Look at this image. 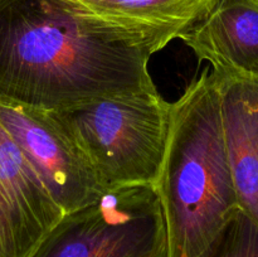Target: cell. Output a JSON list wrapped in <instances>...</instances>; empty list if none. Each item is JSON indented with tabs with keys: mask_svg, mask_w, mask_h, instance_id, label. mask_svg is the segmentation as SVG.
Masks as SVG:
<instances>
[{
	"mask_svg": "<svg viewBox=\"0 0 258 257\" xmlns=\"http://www.w3.org/2000/svg\"><path fill=\"white\" fill-rule=\"evenodd\" d=\"M145 37L62 0H0V102L59 111L155 91Z\"/></svg>",
	"mask_w": 258,
	"mask_h": 257,
	"instance_id": "6da1fadb",
	"label": "cell"
},
{
	"mask_svg": "<svg viewBox=\"0 0 258 257\" xmlns=\"http://www.w3.org/2000/svg\"><path fill=\"white\" fill-rule=\"evenodd\" d=\"M153 188L165 222L168 257H203L241 211L224 143L218 83L209 70L171 102L165 154Z\"/></svg>",
	"mask_w": 258,
	"mask_h": 257,
	"instance_id": "7a4b0ae2",
	"label": "cell"
},
{
	"mask_svg": "<svg viewBox=\"0 0 258 257\" xmlns=\"http://www.w3.org/2000/svg\"><path fill=\"white\" fill-rule=\"evenodd\" d=\"M170 112L171 102L155 90L98 98L49 113L108 191L155 185L165 154Z\"/></svg>",
	"mask_w": 258,
	"mask_h": 257,
	"instance_id": "3957f363",
	"label": "cell"
},
{
	"mask_svg": "<svg viewBox=\"0 0 258 257\" xmlns=\"http://www.w3.org/2000/svg\"><path fill=\"white\" fill-rule=\"evenodd\" d=\"M30 257H168L155 190L135 185L106 191L64 214Z\"/></svg>",
	"mask_w": 258,
	"mask_h": 257,
	"instance_id": "277c9868",
	"label": "cell"
},
{
	"mask_svg": "<svg viewBox=\"0 0 258 257\" xmlns=\"http://www.w3.org/2000/svg\"><path fill=\"white\" fill-rule=\"evenodd\" d=\"M0 123L64 214L106 193L87 159L49 112L0 102Z\"/></svg>",
	"mask_w": 258,
	"mask_h": 257,
	"instance_id": "5b68a950",
	"label": "cell"
},
{
	"mask_svg": "<svg viewBox=\"0 0 258 257\" xmlns=\"http://www.w3.org/2000/svg\"><path fill=\"white\" fill-rule=\"evenodd\" d=\"M63 216L0 123V257H30Z\"/></svg>",
	"mask_w": 258,
	"mask_h": 257,
	"instance_id": "8992f818",
	"label": "cell"
},
{
	"mask_svg": "<svg viewBox=\"0 0 258 257\" xmlns=\"http://www.w3.org/2000/svg\"><path fill=\"white\" fill-rule=\"evenodd\" d=\"M180 39L217 77L258 81V0H217Z\"/></svg>",
	"mask_w": 258,
	"mask_h": 257,
	"instance_id": "52a82bcc",
	"label": "cell"
},
{
	"mask_svg": "<svg viewBox=\"0 0 258 257\" xmlns=\"http://www.w3.org/2000/svg\"><path fill=\"white\" fill-rule=\"evenodd\" d=\"M214 77L239 208L258 224V81Z\"/></svg>",
	"mask_w": 258,
	"mask_h": 257,
	"instance_id": "ba28073f",
	"label": "cell"
},
{
	"mask_svg": "<svg viewBox=\"0 0 258 257\" xmlns=\"http://www.w3.org/2000/svg\"><path fill=\"white\" fill-rule=\"evenodd\" d=\"M76 12L151 40L159 50L180 39L217 0H62Z\"/></svg>",
	"mask_w": 258,
	"mask_h": 257,
	"instance_id": "9c48e42d",
	"label": "cell"
},
{
	"mask_svg": "<svg viewBox=\"0 0 258 257\" xmlns=\"http://www.w3.org/2000/svg\"><path fill=\"white\" fill-rule=\"evenodd\" d=\"M203 257H258V224L238 211Z\"/></svg>",
	"mask_w": 258,
	"mask_h": 257,
	"instance_id": "30bf717a",
	"label": "cell"
}]
</instances>
